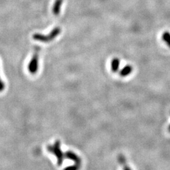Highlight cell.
<instances>
[{"label": "cell", "mask_w": 170, "mask_h": 170, "mask_svg": "<svg viewBox=\"0 0 170 170\" xmlns=\"http://www.w3.org/2000/svg\"><path fill=\"white\" fill-rule=\"evenodd\" d=\"M61 29L60 27H55L48 35H43L41 33H34L32 35L33 39L42 42H48L55 39V38L60 33Z\"/></svg>", "instance_id": "cell-1"}, {"label": "cell", "mask_w": 170, "mask_h": 170, "mask_svg": "<svg viewBox=\"0 0 170 170\" xmlns=\"http://www.w3.org/2000/svg\"><path fill=\"white\" fill-rule=\"evenodd\" d=\"M47 149L48 151L56 156L57 160V164L59 166H61L65 157L64 153H63L61 149H60V141H56L53 145H48Z\"/></svg>", "instance_id": "cell-2"}, {"label": "cell", "mask_w": 170, "mask_h": 170, "mask_svg": "<svg viewBox=\"0 0 170 170\" xmlns=\"http://www.w3.org/2000/svg\"><path fill=\"white\" fill-rule=\"evenodd\" d=\"M41 47L35 46L34 52L30 61L28 65V69L31 74L34 75L38 71L39 68V57Z\"/></svg>", "instance_id": "cell-3"}, {"label": "cell", "mask_w": 170, "mask_h": 170, "mask_svg": "<svg viewBox=\"0 0 170 170\" xmlns=\"http://www.w3.org/2000/svg\"><path fill=\"white\" fill-rule=\"evenodd\" d=\"M64 157L66 158L72 160V161H74L75 163V164L81 166V160L80 157L75 153H73L72 151H67L64 153Z\"/></svg>", "instance_id": "cell-4"}, {"label": "cell", "mask_w": 170, "mask_h": 170, "mask_svg": "<svg viewBox=\"0 0 170 170\" xmlns=\"http://www.w3.org/2000/svg\"><path fill=\"white\" fill-rule=\"evenodd\" d=\"M63 2V0H55L52 7V13L54 15L57 16L60 14Z\"/></svg>", "instance_id": "cell-5"}, {"label": "cell", "mask_w": 170, "mask_h": 170, "mask_svg": "<svg viewBox=\"0 0 170 170\" xmlns=\"http://www.w3.org/2000/svg\"><path fill=\"white\" fill-rule=\"evenodd\" d=\"M118 161L119 163L122 165L123 170H132L131 168L128 166L126 157L123 154H120L118 157Z\"/></svg>", "instance_id": "cell-6"}, {"label": "cell", "mask_w": 170, "mask_h": 170, "mask_svg": "<svg viewBox=\"0 0 170 170\" xmlns=\"http://www.w3.org/2000/svg\"><path fill=\"white\" fill-rule=\"evenodd\" d=\"M132 71V67L131 66L127 65L124 67L120 71V75L121 76H127L129 75Z\"/></svg>", "instance_id": "cell-7"}, {"label": "cell", "mask_w": 170, "mask_h": 170, "mask_svg": "<svg viewBox=\"0 0 170 170\" xmlns=\"http://www.w3.org/2000/svg\"><path fill=\"white\" fill-rule=\"evenodd\" d=\"M119 66H120V60L117 57L114 58L112 60V63H111L112 71L114 72H116L117 71H118L119 69Z\"/></svg>", "instance_id": "cell-8"}, {"label": "cell", "mask_w": 170, "mask_h": 170, "mask_svg": "<svg viewBox=\"0 0 170 170\" xmlns=\"http://www.w3.org/2000/svg\"><path fill=\"white\" fill-rule=\"evenodd\" d=\"M162 39L168 45L170 42V33L169 32H164L162 35Z\"/></svg>", "instance_id": "cell-9"}, {"label": "cell", "mask_w": 170, "mask_h": 170, "mask_svg": "<svg viewBox=\"0 0 170 170\" xmlns=\"http://www.w3.org/2000/svg\"><path fill=\"white\" fill-rule=\"evenodd\" d=\"M80 168V166L75 164L73 166H68L66 167L64 170H79Z\"/></svg>", "instance_id": "cell-10"}, {"label": "cell", "mask_w": 170, "mask_h": 170, "mask_svg": "<svg viewBox=\"0 0 170 170\" xmlns=\"http://www.w3.org/2000/svg\"><path fill=\"white\" fill-rule=\"evenodd\" d=\"M5 85L3 81L1 79V78H0V92L3 91L5 90Z\"/></svg>", "instance_id": "cell-11"}, {"label": "cell", "mask_w": 170, "mask_h": 170, "mask_svg": "<svg viewBox=\"0 0 170 170\" xmlns=\"http://www.w3.org/2000/svg\"><path fill=\"white\" fill-rule=\"evenodd\" d=\"M168 131L170 132V125H169V127H168Z\"/></svg>", "instance_id": "cell-12"}, {"label": "cell", "mask_w": 170, "mask_h": 170, "mask_svg": "<svg viewBox=\"0 0 170 170\" xmlns=\"http://www.w3.org/2000/svg\"><path fill=\"white\" fill-rule=\"evenodd\" d=\"M168 46L169 47V48H170V42H169V44H168Z\"/></svg>", "instance_id": "cell-13"}]
</instances>
